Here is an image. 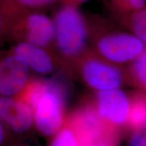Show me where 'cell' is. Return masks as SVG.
I'll list each match as a JSON object with an SVG mask.
<instances>
[{
  "instance_id": "cell-1",
  "label": "cell",
  "mask_w": 146,
  "mask_h": 146,
  "mask_svg": "<svg viewBox=\"0 0 146 146\" xmlns=\"http://www.w3.org/2000/svg\"><path fill=\"white\" fill-rule=\"evenodd\" d=\"M23 91L39 132L46 136L57 134L63 123L65 91L62 85L52 80L30 81Z\"/></svg>"
},
{
  "instance_id": "cell-2",
  "label": "cell",
  "mask_w": 146,
  "mask_h": 146,
  "mask_svg": "<svg viewBox=\"0 0 146 146\" xmlns=\"http://www.w3.org/2000/svg\"><path fill=\"white\" fill-rule=\"evenodd\" d=\"M54 47L64 59H80L87 52L89 26L85 16L74 5L63 4L53 18Z\"/></svg>"
},
{
  "instance_id": "cell-3",
  "label": "cell",
  "mask_w": 146,
  "mask_h": 146,
  "mask_svg": "<svg viewBox=\"0 0 146 146\" xmlns=\"http://www.w3.org/2000/svg\"><path fill=\"white\" fill-rule=\"evenodd\" d=\"M3 37L14 43H32L45 48L54 47L53 19L39 11H20L4 18Z\"/></svg>"
},
{
  "instance_id": "cell-4",
  "label": "cell",
  "mask_w": 146,
  "mask_h": 146,
  "mask_svg": "<svg viewBox=\"0 0 146 146\" xmlns=\"http://www.w3.org/2000/svg\"><path fill=\"white\" fill-rule=\"evenodd\" d=\"M96 50L110 62L122 64L135 60L144 52L145 43L134 34L110 33L96 41Z\"/></svg>"
},
{
  "instance_id": "cell-5",
  "label": "cell",
  "mask_w": 146,
  "mask_h": 146,
  "mask_svg": "<svg viewBox=\"0 0 146 146\" xmlns=\"http://www.w3.org/2000/svg\"><path fill=\"white\" fill-rule=\"evenodd\" d=\"M81 74L88 86L98 91L118 89L123 81V74L117 67L98 58L82 56Z\"/></svg>"
},
{
  "instance_id": "cell-6",
  "label": "cell",
  "mask_w": 146,
  "mask_h": 146,
  "mask_svg": "<svg viewBox=\"0 0 146 146\" xmlns=\"http://www.w3.org/2000/svg\"><path fill=\"white\" fill-rule=\"evenodd\" d=\"M30 71L25 61L9 52L0 56V96H17L30 82Z\"/></svg>"
},
{
  "instance_id": "cell-7",
  "label": "cell",
  "mask_w": 146,
  "mask_h": 146,
  "mask_svg": "<svg viewBox=\"0 0 146 146\" xmlns=\"http://www.w3.org/2000/svg\"><path fill=\"white\" fill-rule=\"evenodd\" d=\"M0 120L14 132L25 133L33 123V112L25 100L0 96Z\"/></svg>"
},
{
  "instance_id": "cell-8",
  "label": "cell",
  "mask_w": 146,
  "mask_h": 146,
  "mask_svg": "<svg viewBox=\"0 0 146 146\" xmlns=\"http://www.w3.org/2000/svg\"><path fill=\"white\" fill-rule=\"evenodd\" d=\"M98 112L101 118L115 125H121L129 117V100L119 89L99 91L98 94Z\"/></svg>"
},
{
  "instance_id": "cell-9",
  "label": "cell",
  "mask_w": 146,
  "mask_h": 146,
  "mask_svg": "<svg viewBox=\"0 0 146 146\" xmlns=\"http://www.w3.org/2000/svg\"><path fill=\"white\" fill-rule=\"evenodd\" d=\"M9 52L21 58L31 70L38 74L46 75L55 69V60L51 49L32 43H14Z\"/></svg>"
},
{
  "instance_id": "cell-10",
  "label": "cell",
  "mask_w": 146,
  "mask_h": 146,
  "mask_svg": "<svg viewBox=\"0 0 146 146\" xmlns=\"http://www.w3.org/2000/svg\"><path fill=\"white\" fill-rule=\"evenodd\" d=\"M58 0H9L0 3L4 16L20 11H38Z\"/></svg>"
},
{
  "instance_id": "cell-11",
  "label": "cell",
  "mask_w": 146,
  "mask_h": 146,
  "mask_svg": "<svg viewBox=\"0 0 146 146\" xmlns=\"http://www.w3.org/2000/svg\"><path fill=\"white\" fill-rule=\"evenodd\" d=\"M130 125L135 129H139L146 123V102L137 100L133 103L129 114Z\"/></svg>"
},
{
  "instance_id": "cell-12",
  "label": "cell",
  "mask_w": 146,
  "mask_h": 146,
  "mask_svg": "<svg viewBox=\"0 0 146 146\" xmlns=\"http://www.w3.org/2000/svg\"><path fill=\"white\" fill-rule=\"evenodd\" d=\"M131 26L133 34L146 43V7L134 12L131 17Z\"/></svg>"
},
{
  "instance_id": "cell-13",
  "label": "cell",
  "mask_w": 146,
  "mask_h": 146,
  "mask_svg": "<svg viewBox=\"0 0 146 146\" xmlns=\"http://www.w3.org/2000/svg\"><path fill=\"white\" fill-rule=\"evenodd\" d=\"M52 146H80V144L74 131L64 129L56 134Z\"/></svg>"
},
{
  "instance_id": "cell-14",
  "label": "cell",
  "mask_w": 146,
  "mask_h": 146,
  "mask_svg": "<svg viewBox=\"0 0 146 146\" xmlns=\"http://www.w3.org/2000/svg\"><path fill=\"white\" fill-rule=\"evenodd\" d=\"M133 72L140 85L146 88V52H143L135 60Z\"/></svg>"
},
{
  "instance_id": "cell-15",
  "label": "cell",
  "mask_w": 146,
  "mask_h": 146,
  "mask_svg": "<svg viewBox=\"0 0 146 146\" xmlns=\"http://www.w3.org/2000/svg\"><path fill=\"white\" fill-rule=\"evenodd\" d=\"M112 1L118 8L135 12L146 7V0H112Z\"/></svg>"
},
{
  "instance_id": "cell-16",
  "label": "cell",
  "mask_w": 146,
  "mask_h": 146,
  "mask_svg": "<svg viewBox=\"0 0 146 146\" xmlns=\"http://www.w3.org/2000/svg\"><path fill=\"white\" fill-rule=\"evenodd\" d=\"M80 146H112L110 141L106 138L104 134L93 138L82 139Z\"/></svg>"
},
{
  "instance_id": "cell-17",
  "label": "cell",
  "mask_w": 146,
  "mask_h": 146,
  "mask_svg": "<svg viewBox=\"0 0 146 146\" xmlns=\"http://www.w3.org/2000/svg\"><path fill=\"white\" fill-rule=\"evenodd\" d=\"M60 1L64 5H70L78 7L80 5L86 3L90 0H60Z\"/></svg>"
},
{
  "instance_id": "cell-18",
  "label": "cell",
  "mask_w": 146,
  "mask_h": 146,
  "mask_svg": "<svg viewBox=\"0 0 146 146\" xmlns=\"http://www.w3.org/2000/svg\"><path fill=\"white\" fill-rule=\"evenodd\" d=\"M6 137V131H5V125L0 120V146L4 142Z\"/></svg>"
},
{
  "instance_id": "cell-19",
  "label": "cell",
  "mask_w": 146,
  "mask_h": 146,
  "mask_svg": "<svg viewBox=\"0 0 146 146\" xmlns=\"http://www.w3.org/2000/svg\"><path fill=\"white\" fill-rule=\"evenodd\" d=\"M4 30H5V21L4 17H3L2 10L0 8V39H2L4 35Z\"/></svg>"
},
{
  "instance_id": "cell-20",
  "label": "cell",
  "mask_w": 146,
  "mask_h": 146,
  "mask_svg": "<svg viewBox=\"0 0 146 146\" xmlns=\"http://www.w3.org/2000/svg\"><path fill=\"white\" fill-rule=\"evenodd\" d=\"M9 1V0H0V3L5 2V1Z\"/></svg>"
},
{
  "instance_id": "cell-21",
  "label": "cell",
  "mask_w": 146,
  "mask_h": 146,
  "mask_svg": "<svg viewBox=\"0 0 146 146\" xmlns=\"http://www.w3.org/2000/svg\"><path fill=\"white\" fill-rule=\"evenodd\" d=\"M142 146H146V141H145V143L143 144V145H142Z\"/></svg>"
}]
</instances>
